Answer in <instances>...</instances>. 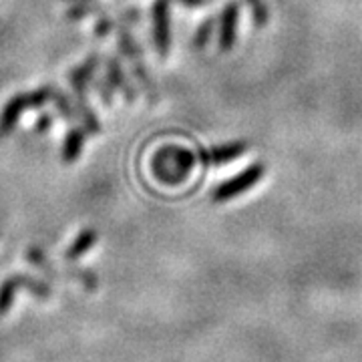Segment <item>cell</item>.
Masks as SVG:
<instances>
[{"label":"cell","mask_w":362,"mask_h":362,"mask_svg":"<svg viewBox=\"0 0 362 362\" xmlns=\"http://www.w3.org/2000/svg\"><path fill=\"white\" fill-rule=\"evenodd\" d=\"M214 28H216V21H214V18H207V21H204V25L197 28V33H195V37H194V42H192V47H194L195 51L206 49V45L209 42V37H211Z\"/></svg>","instance_id":"cell-12"},{"label":"cell","mask_w":362,"mask_h":362,"mask_svg":"<svg viewBox=\"0 0 362 362\" xmlns=\"http://www.w3.org/2000/svg\"><path fill=\"white\" fill-rule=\"evenodd\" d=\"M107 78H109V83L117 87L119 90H123V95H125V99L127 101H133L135 99V90L131 89V85L127 83V78L123 75V71H121V66L117 63L115 59L113 61H109V65H107Z\"/></svg>","instance_id":"cell-10"},{"label":"cell","mask_w":362,"mask_h":362,"mask_svg":"<svg viewBox=\"0 0 362 362\" xmlns=\"http://www.w3.org/2000/svg\"><path fill=\"white\" fill-rule=\"evenodd\" d=\"M153 40L161 59L169 51V0H156L153 4Z\"/></svg>","instance_id":"cell-5"},{"label":"cell","mask_w":362,"mask_h":362,"mask_svg":"<svg viewBox=\"0 0 362 362\" xmlns=\"http://www.w3.org/2000/svg\"><path fill=\"white\" fill-rule=\"evenodd\" d=\"M83 143H85V133H83V129L75 127V129L69 131V135L65 137V145H63V161L73 163L81 156Z\"/></svg>","instance_id":"cell-11"},{"label":"cell","mask_w":362,"mask_h":362,"mask_svg":"<svg viewBox=\"0 0 362 362\" xmlns=\"http://www.w3.org/2000/svg\"><path fill=\"white\" fill-rule=\"evenodd\" d=\"M264 177V165L262 163H254V165H250L247 169H244L242 173H238V175H233L232 180L223 181L220 187L214 192V199H216V204H223V202H228V199H232L235 195L244 194L247 189H252L259 180Z\"/></svg>","instance_id":"cell-4"},{"label":"cell","mask_w":362,"mask_h":362,"mask_svg":"<svg viewBox=\"0 0 362 362\" xmlns=\"http://www.w3.org/2000/svg\"><path fill=\"white\" fill-rule=\"evenodd\" d=\"M97 242H99V233L95 232V230H83V232L77 235V240L71 244V247L66 250L65 258L71 259V262H75V259H78L81 256H85Z\"/></svg>","instance_id":"cell-8"},{"label":"cell","mask_w":362,"mask_h":362,"mask_svg":"<svg viewBox=\"0 0 362 362\" xmlns=\"http://www.w3.org/2000/svg\"><path fill=\"white\" fill-rule=\"evenodd\" d=\"M247 4L252 6V16H254V25L262 28L268 23V11H266V4L264 0H246Z\"/></svg>","instance_id":"cell-14"},{"label":"cell","mask_w":362,"mask_h":362,"mask_svg":"<svg viewBox=\"0 0 362 362\" xmlns=\"http://www.w3.org/2000/svg\"><path fill=\"white\" fill-rule=\"evenodd\" d=\"M247 151V143L238 141L230 143V145H220V147H214L209 151H202V161L206 165H221V163H230L233 159H238L240 156H244Z\"/></svg>","instance_id":"cell-6"},{"label":"cell","mask_w":362,"mask_h":362,"mask_svg":"<svg viewBox=\"0 0 362 362\" xmlns=\"http://www.w3.org/2000/svg\"><path fill=\"white\" fill-rule=\"evenodd\" d=\"M52 87H42L39 90H33V93H18L14 95L13 99L6 103L2 115H0V137H6L11 131L16 127L21 115L25 113L26 109H37L42 107L51 99Z\"/></svg>","instance_id":"cell-2"},{"label":"cell","mask_w":362,"mask_h":362,"mask_svg":"<svg viewBox=\"0 0 362 362\" xmlns=\"http://www.w3.org/2000/svg\"><path fill=\"white\" fill-rule=\"evenodd\" d=\"M97 87H99V93H101V97H103L105 103L111 105V95H109V87H107L105 83H99V81H97Z\"/></svg>","instance_id":"cell-20"},{"label":"cell","mask_w":362,"mask_h":362,"mask_svg":"<svg viewBox=\"0 0 362 362\" xmlns=\"http://www.w3.org/2000/svg\"><path fill=\"white\" fill-rule=\"evenodd\" d=\"M97 65H99V59L93 54L85 65L78 66V69H75V71L71 73V85H73V89H75L77 95L78 93H85V87H87V83H89L90 77H93L95 66Z\"/></svg>","instance_id":"cell-9"},{"label":"cell","mask_w":362,"mask_h":362,"mask_svg":"<svg viewBox=\"0 0 362 362\" xmlns=\"http://www.w3.org/2000/svg\"><path fill=\"white\" fill-rule=\"evenodd\" d=\"M195 165V156L180 145L161 147L151 161V171L157 180L168 185H180Z\"/></svg>","instance_id":"cell-1"},{"label":"cell","mask_w":362,"mask_h":362,"mask_svg":"<svg viewBox=\"0 0 362 362\" xmlns=\"http://www.w3.org/2000/svg\"><path fill=\"white\" fill-rule=\"evenodd\" d=\"M51 99L54 101V105H57V109L61 111V115L66 117V119H75V111H73V107L69 105V101H66V97L63 95V93H59V90L52 87V95Z\"/></svg>","instance_id":"cell-15"},{"label":"cell","mask_w":362,"mask_h":362,"mask_svg":"<svg viewBox=\"0 0 362 362\" xmlns=\"http://www.w3.org/2000/svg\"><path fill=\"white\" fill-rule=\"evenodd\" d=\"M51 125H52V117L45 113V115H40L39 123H37V127H35V129H37V133H45V131L51 129Z\"/></svg>","instance_id":"cell-19"},{"label":"cell","mask_w":362,"mask_h":362,"mask_svg":"<svg viewBox=\"0 0 362 362\" xmlns=\"http://www.w3.org/2000/svg\"><path fill=\"white\" fill-rule=\"evenodd\" d=\"M97 11H99V6H90V4L89 6H87V4H85V6H75V8L69 13V18H73V21H75V18H83V16L97 13Z\"/></svg>","instance_id":"cell-17"},{"label":"cell","mask_w":362,"mask_h":362,"mask_svg":"<svg viewBox=\"0 0 362 362\" xmlns=\"http://www.w3.org/2000/svg\"><path fill=\"white\" fill-rule=\"evenodd\" d=\"M21 288H26L30 294L39 298V300H49L52 294L51 286L40 282L37 278H30L26 274H16V276H11L6 278L2 286H0V316H6V312L11 310L13 306V300L16 296V292Z\"/></svg>","instance_id":"cell-3"},{"label":"cell","mask_w":362,"mask_h":362,"mask_svg":"<svg viewBox=\"0 0 362 362\" xmlns=\"http://www.w3.org/2000/svg\"><path fill=\"white\" fill-rule=\"evenodd\" d=\"M26 259L33 262V264H35L37 268H40L42 272H47L51 278H57V272L52 270L51 262H47L45 254L40 252V247H28V250H26Z\"/></svg>","instance_id":"cell-13"},{"label":"cell","mask_w":362,"mask_h":362,"mask_svg":"<svg viewBox=\"0 0 362 362\" xmlns=\"http://www.w3.org/2000/svg\"><path fill=\"white\" fill-rule=\"evenodd\" d=\"M181 2H185V4H189V6H197V4H204L207 0H181Z\"/></svg>","instance_id":"cell-21"},{"label":"cell","mask_w":362,"mask_h":362,"mask_svg":"<svg viewBox=\"0 0 362 362\" xmlns=\"http://www.w3.org/2000/svg\"><path fill=\"white\" fill-rule=\"evenodd\" d=\"M69 276H73V278H77V280H81L83 282V286L87 288V290H97V286H99V282H97V278L90 274V272H78V270H71L69 272Z\"/></svg>","instance_id":"cell-16"},{"label":"cell","mask_w":362,"mask_h":362,"mask_svg":"<svg viewBox=\"0 0 362 362\" xmlns=\"http://www.w3.org/2000/svg\"><path fill=\"white\" fill-rule=\"evenodd\" d=\"M238 2H228L223 6L220 21V49L221 51H230L235 42V23H238Z\"/></svg>","instance_id":"cell-7"},{"label":"cell","mask_w":362,"mask_h":362,"mask_svg":"<svg viewBox=\"0 0 362 362\" xmlns=\"http://www.w3.org/2000/svg\"><path fill=\"white\" fill-rule=\"evenodd\" d=\"M111 28H113V23H111L109 18H101V21L97 23V26H95V33H97L99 37H105Z\"/></svg>","instance_id":"cell-18"}]
</instances>
